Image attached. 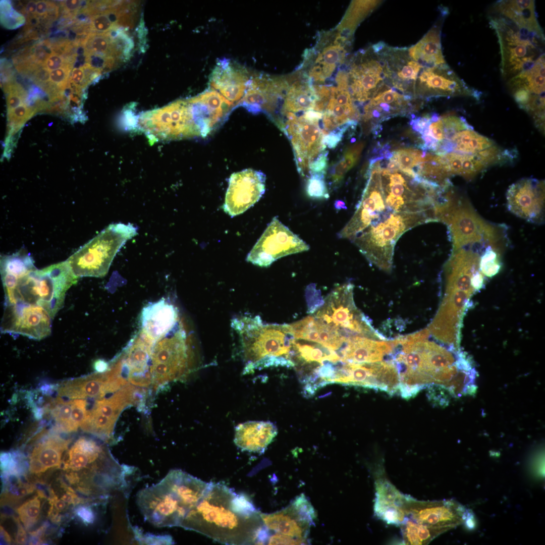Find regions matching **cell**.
<instances>
[{"instance_id": "4316f807", "label": "cell", "mask_w": 545, "mask_h": 545, "mask_svg": "<svg viewBox=\"0 0 545 545\" xmlns=\"http://www.w3.org/2000/svg\"><path fill=\"white\" fill-rule=\"evenodd\" d=\"M394 348L393 341L355 337L348 339L337 352L340 361L356 363L382 361Z\"/></svg>"}, {"instance_id": "7bdbcfd3", "label": "cell", "mask_w": 545, "mask_h": 545, "mask_svg": "<svg viewBox=\"0 0 545 545\" xmlns=\"http://www.w3.org/2000/svg\"><path fill=\"white\" fill-rule=\"evenodd\" d=\"M37 113L36 109L24 103L7 112L8 136L6 139L15 138L25 122Z\"/></svg>"}, {"instance_id": "44dd1931", "label": "cell", "mask_w": 545, "mask_h": 545, "mask_svg": "<svg viewBox=\"0 0 545 545\" xmlns=\"http://www.w3.org/2000/svg\"><path fill=\"white\" fill-rule=\"evenodd\" d=\"M128 384L122 371L114 366L102 373L97 372L62 383L58 389L60 397L68 399H102Z\"/></svg>"}, {"instance_id": "d4e9b609", "label": "cell", "mask_w": 545, "mask_h": 545, "mask_svg": "<svg viewBox=\"0 0 545 545\" xmlns=\"http://www.w3.org/2000/svg\"><path fill=\"white\" fill-rule=\"evenodd\" d=\"M378 47L384 62L386 81L400 92L415 88L423 67L410 58L408 48L389 46L384 42H379Z\"/></svg>"}, {"instance_id": "5bb4252c", "label": "cell", "mask_w": 545, "mask_h": 545, "mask_svg": "<svg viewBox=\"0 0 545 545\" xmlns=\"http://www.w3.org/2000/svg\"><path fill=\"white\" fill-rule=\"evenodd\" d=\"M309 249L307 243L275 216L248 253L246 260L256 265L268 267L282 257Z\"/></svg>"}, {"instance_id": "f5cc1de1", "label": "cell", "mask_w": 545, "mask_h": 545, "mask_svg": "<svg viewBox=\"0 0 545 545\" xmlns=\"http://www.w3.org/2000/svg\"><path fill=\"white\" fill-rule=\"evenodd\" d=\"M266 544H306L303 541L288 536L274 533L269 535Z\"/></svg>"}, {"instance_id": "8fae6325", "label": "cell", "mask_w": 545, "mask_h": 545, "mask_svg": "<svg viewBox=\"0 0 545 545\" xmlns=\"http://www.w3.org/2000/svg\"><path fill=\"white\" fill-rule=\"evenodd\" d=\"M173 330L152 349L150 375L155 389L180 380L189 372V354L185 333L181 329Z\"/></svg>"}, {"instance_id": "4fadbf2b", "label": "cell", "mask_w": 545, "mask_h": 545, "mask_svg": "<svg viewBox=\"0 0 545 545\" xmlns=\"http://www.w3.org/2000/svg\"><path fill=\"white\" fill-rule=\"evenodd\" d=\"M347 71L348 91L353 99L363 102L372 98L386 81L384 62L372 45L351 59Z\"/></svg>"}, {"instance_id": "ffe728a7", "label": "cell", "mask_w": 545, "mask_h": 545, "mask_svg": "<svg viewBox=\"0 0 545 545\" xmlns=\"http://www.w3.org/2000/svg\"><path fill=\"white\" fill-rule=\"evenodd\" d=\"M265 179L262 172L250 169L232 174L223 205L224 211L233 217L252 206L265 192Z\"/></svg>"}, {"instance_id": "5b68a950", "label": "cell", "mask_w": 545, "mask_h": 545, "mask_svg": "<svg viewBox=\"0 0 545 545\" xmlns=\"http://www.w3.org/2000/svg\"><path fill=\"white\" fill-rule=\"evenodd\" d=\"M210 482L173 469L158 483L140 490L136 504L145 520L158 527H180Z\"/></svg>"}, {"instance_id": "7a4b0ae2", "label": "cell", "mask_w": 545, "mask_h": 545, "mask_svg": "<svg viewBox=\"0 0 545 545\" xmlns=\"http://www.w3.org/2000/svg\"><path fill=\"white\" fill-rule=\"evenodd\" d=\"M180 527L225 544H262L266 535L260 512L250 499L220 483L210 482Z\"/></svg>"}, {"instance_id": "f6af8a7d", "label": "cell", "mask_w": 545, "mask_h": 545, "mask_svg": "<svg viewBox=\"0 0 545 545\" xmlns=\"http://www.w3.org/2000/svg\"><path fill=\"white\" fill-rule=\"evenodd\" d=\"M325 174L312 173L306 181L305 191L308 197L313 199H324L329 197Z\"/></svg>"}, {"instance_id": "484cf974", "label": "cell", "mask_w": 545, "mask_h": 545, "mask_svg": "<svg viewBox=\"0 0 545 545\" xmlns=\"http://www.w3.org/2000/svg\"><path fill=\"white\" fill-rule=\"evenodd\" d=\"M247 71L229 59L219 60L210 77V88L221 94L233 106L240 103L248 87Z\"/></svg>"}, {"instance_id": "9f6ffc18", "label": "cell", "mask_w": 545, "mask_h": 545, "mask_svg": "<svg viewBox=\"0 0 545 545\" xmlns=\"http://www.w3.org/2000/svg\"><path fill=\"white\" fill-rule=\"evenodd\" d=\"M53 2L46 1L36 2V11L35 15L40 19L45 18L49 11L56 6Z\"/></svg>"}, {"instance_id": "2e32d148", "label": "cell", "mask_w": 545, "mask_h": 545, "mask_svg": "<svg viewBox=\"0 0 545 545\" xmlns=\"http://www.w3.org/2000/svg\"><path fill=\"white\" fill-rule=\"evenodd\" d=\"M401 508L406 517L443 533L464 522L466 509L451 500L419 501L403 494Z\"/></svg>"}, {"instance_id": "30bf717a", "label": "cell", "mask_w": 545, "mask_h": 545, "mask_svg": "<svg viewBox=\"0 0 545 545\" xmlns=\"http://www.w3.org/2000/svg\"><path fill=\"white\" fill-rule=\"evenodd\" d=\"M439 221L449 227L453 252L466 245L482 241L497 247L500 239L497 229L484 221L466 202H457L451 196L441 207Z\"/></svg>"}, {"instance_id": "681fc988", "label": "cell", "mask_w": 545, "mask_h": 545, "mask_svg": "<svg viewBox=\"0 0 545 545\" xmlns=\"http://www.w3.org/2000/svg\"><path fill=\"white\" fill-rule=\"evenodd\" d=\"M90 27L93 33H106L114 29L120 28L114 25L103 12L91 17Z\"/></svg>"}, {"instance_id": "b9f144b4", "label": "cell", "mask_w": 545, "mask_h": 545, "mask_svg": "<svg viewBox=\"0 0 545 545\" xmlns=\"http://www.w3.org/2000/svg\"><path fill=\"white\" fill-rule=\"evenodd\" d=\"M45 498L43 493L38 490L37 496L28 500L16 509L26 529H29L38 521L41 509V499Z\"/></svg>"}, {"instance_id": "7c38bea8", "label": "cell", "mask_w": 545, "mask_h": 545, "mask_svg": "<svg viewBox=\"0 0 545 545\" xmlns=\"http://www.w3.org/2000/svg\"><path fill=\"white\" fill-rule=\"evenodd\" d=\"M144 394V390L127 384L112 396L96 400L91 409L88 410L86 419L80 428L102 441L112 439L120 413L129 406L141 404Z\"/></svg>"}, {"instance_id": "f907efd6", "label": "cell", "mask_w": 545, "mask_h": 545, "mask_svg": "<svg viewBox=\"0 0 545 545\" xmlns=\"http://www.w3.org/2000/svg\"><path fill=\"white\" fill-rule=\"evenodd\" d=\"M15 72L12 64L7 59L1 60V82L2 87L15 81Z\"/></svg>"}, {"instance_id": "8d00e7d4", "label": "cell", "mask_w": 545, "mask_h": 545, "mask_svg": "<svg viewBox=\"0 0 545 545\" xmlns=\"http://www.w3.org/2000/svg\"><path fill=\"white\" fill-rule=\"evenodd\" d=\"M452 151L478 154L494 146L495 142L477 132L472 127L456 133L451 139Z\"/></svg>"}, {"instance_id": "d6a6232c", "label": "cell", "mask_w": 545, "mask_h": 545, "mask_svg": "<svg viewBox=\"0 0 545 545\" xmlns=\"http://www.w3.org/2000/svg\"><path fill=\"white\" fill-rule=\"evenodd\" d=\"M441 25L435 24L415 44L408 48L410 58L423 68L446 63L442 49Z\"/></svg>"}, {"instance_id": "ac0fdd59", "label": "cell", "mask_w": 545, "mask_h": 545, "mask_svg": "<svg viewBox=\"0 0 545 545\" xmlns=\"http://www.w3.org/2000/svg\"><path fill=\"white\" fill-rule=\"evenodd\" d=\"M316 516L314 508L303 494L282 510L270 514L260 513L262 521L268 530L299 539L306 544Z\"/></svg>"}, {"instance_id": "bcb514c9", "label": "cell", "mask_w": 545, "mask_h": 545, "mask_svg": "<svg viewBox=\"0 0 545 545\" xmlns=\"http://www.w3.org/2000/svg\"><path fill=\"white\" fill-rule=\"evenodd\" d=\"M25 21V17L13 9L10 1H1V23L5 28L15 29L23 25Z\"/></svg>"}, {"instance_id": "f35d334b", "label": "cell", "mask_w": 545, "mask_h": 545, "mask_svg": "<svg viewBox=\"0 0 545 545\" xmlns=\"http://www.w3.org/2000/svg\"><path fill=\"white\" fill-rule=\"evenodd\" d=\"M5 479V490L2 496V503H14L19 499L32 493L35 489L33 485L23 482L18 475H4Z\"/></svg>"}, {"instance_id": "1f68e13d", "label": "cell", "mask_w": 545, "mask_h": 545, "mask_svg": "<svg viewBox=\"0 0 545 545\" xmlns=\"http://www.w3.org/2000/svg\"><path fill=\"white\" fill-rule=\"evenodd\" d=\"M70 443V440L54 434L46 437L35 445L30 454V472L40 474L49 469L60 467L63 453Z\"/></svg>"}, {"instance_id": "7dc6e473", "label": "cell", "mask_w": 545, "mask_h": 545, "mask_svg": "<svg viewBox=\"0 0 545 545\" xmlns=\"http://www.w3.org/2000/svg\"><path fill=\"white\" fill-rule=\"evenodd\" d=\"M393 155L399 164L400 171L412 169L420 163L421 158L419 151L411 149L398 150L393 152Z\"/></svg>"}, {"instance_id": "816d5d0a", "label": "cell", "mask_w": 545, "mask_h": 545, "mask_svg": "<svg viewBox=\"0 0 545 545\" xmlns=\"http://www.w3.org/2000/svg\"><path fill=\"white\" fill-rule=\"evenodd\" d=\"M328 151L322 152L309 165V175L312 173L326 174L328 166Z\"/></svg>"}, {"instance_id": "74e56055", "label": "cell", "mask_w": 545, "mask_h": 545, "mask_svg": "<svg viewBox=\"0 0 545 545\" xmlns=\"http://www.w3.org/2000/svg\"><path fill=\"white\" fill-rule=\"evenodd\" d=\"M400 526L405 544H427L444 533L440 530L416 522L407 517Z\"/></svg>"}, {"instance_id": "ab89813d", "label": "cell", "mask_w": 545, "mask_h": 545, "mask_svg": "<svg viewBox=\"0 0 545 545\" xmlns=\"http://www.w3.org/2000/svg\"><path fill=\"white\" fill-rule=\"evenodd\" d=\"M73 399L65 400L61 397L54 399L51 407V414L57 430L61 432H71V421Z\"/></svg>"}, {"instance_id": "db71d44e", "label": "cell", "mask_w": 545, "mask_h": 545, "mask_svg": "<svg viewBox=\"0 0 545 545\" xmlns=\"http://www.w3.org/2000/svg\"><path fill=\"white\" fill-rule=\"evenodd\" d=\"M68 63H70L63 56L53 52L46 60L42 65V67L49 72H50V71H52L60 68Z\"/></svg>"}, {"instance_id": "6125c7cd", "label": "cell", "mask_w": 545, "mask_h": 545, "mask_svg": "<svg viewBox=\"0 0 545 545\" xmlns=\"http://www.w3.org/2000/svg\"><path fill=\"white\" fill-rule=\"evenodd\" d=\"M1 534L3 540L7 543H11V539L9 534L2 526H1Z\"/></svg>"}, {"instance_id": "6da1fadb", "label": "cell", "mask_w": 545, "mask_h": 545, "mask_svg": "<svg viewBox=\"0 0 545 545\" xmlns=\"http://www.w3.org/2000/svg\"><path fill=\"white\" fill-rule=\"evenodd\" d=\"M368 179L356 210L339 232L372 264L389 272L395 245L406 231L438 222L439 189L424 181L411 185L388 180L379 167H369Z\"/></svg>"}, {"instance_id": "60d3db41", "label": "cell", "mask_w": 545, "mask_h": 545, "mask_svg": "<svg viewBox=\"0 0 545 545\" xmlns=\"http://www.w3.org/2000/svg\"><path fill=\"white\" fill-rule=\"evenodd\" d=\"M363 144H357L348 149L344 156L332 167L330 176L334 186L339 184L343 180L345 174L356 164Z\"/></svg>"}, {"instance_id": "680465c9", "label": "cell", "mask_w": 545, "mask_h": 545, "mask_svg": "<svg viewBox=\"0 0 545 545\" xmlns=\"http://www.w3.org/2000/svg\"><path fill=\"white\" fill-rule=\"evenodd\" d=\"M15 520L18 527L17 534L15 538L16 542L19 544H25L27 540L26 531L20 523L19 519L15 518Z\"/></svg>"}, {"instance_id": "cb8c5ba5", "label": "cell", "mask_w": 545, "mask_h": 545, "mask_svg": "<svg viewBox=\"0 0 545 545\" xmlns=\"http://www.w3.org/2000/svg\"><path fill=\"white\" fill-rule=\"evenodd\" d=\"M186 101L199 136L202 137L207 136L221 125L233 106L211 88Z\"/></svg>"}, {"instance_id": "f1b7e54d", "label": "cell", "mask_w": 545, "mask_h": 545, "mask_svg": "<svg viewBox=\"0 0 545 545\" xmlns=\"http://www.w3.org/2000/svg\"><path fill=\"white\" fill-rule=\"evenodd\" d=\"M290 325L295 339L315 342L334 351L339 350L347 341L313 315Z\"/></svg>"}, {"instance_id": "d590c367", "label": "cell", "mask_w": 545, "mask_h": 545, "mask_svg": "<svg viewBox=\"0 0 545 545\" xmlns=\"http://www.w3.org/2000/svg\"><path fill=\"white\" fill-rule=\"evenodd\" d=\"M382 2L380 1H352L338 27L339 32L351 40L356 27Z\"/></svg>"}, {"instance_id": "f546056e", "label": "cell", "mask_w": 545, "mask_h": 545, "mask_svg": "<svg viewBox=\"0 0 545 545\" xmlns=\"http://www.w3.org/2000/svg\"><path fill=\"white\" fill-rule=\"evenodd\" d=\"M277 433V428L270 421H247L236 427L234 441L243 451L261 454Z\"/></svg>"}, {"instance_id": "277c9868", "label": "cell", "mask_w": 545, "mask_h": 545, "mask_svg": "<svg viewBox=\"0 0 545 545\" xmlns=\"http://www.w3.org/2000/svg\"><path fill=\"white\" fill-rule=\"evenodd\" d=\"M425 329L411 335L398 338L392 354L400 378V392L411 397L425 385H436L449 392L455 378L465 368L452 350L427 340Z\"/></svg>"}, {"instance_id": "836d02e7", "label": "cell", "mask_w": 545, "mask_h": 545, "mask_svg": "<svg viewBox=\"0 0 545 545\" xmlns=\"http://www.w3.org/2000/svg\"><path fill=\"white\" fill-rule=\"evenodd\" d=\"M130 347L125 360L128 380L133 385L148 387L151 384L148 366L152 348H150L148 343L140 339Z\"/></svg>"}, {"instance_id": "83f0119b", "label": "cell", "mask_w": 545, "mask_h": 545, "mask_svg": "<svg viewBox=\"0 0 545 545\" xmlns=\"http://www.w3.org/2000/svg\"><path fill=\"white\" fill-rule=\"evenodd\" d=\"M178 317L176 308L165 299L150 303L141 312L142 331L148 338L160 339L174 329Z\"/></svg>"}, {"instance_id": "ba28073f", "label": "cell", "mask_w": 545, "mask_h": 545, "mask_svg": "<svg viewBox=\"0 0 545 545\" xmlns=\"http://www.w3.org/2000/svg\"><path fill=\"white\" fill-rule=\"evenodd\" d=\"M137 234L131 224L110 225L66 260L78 278L102 277L108 272L117 253Z\"/></svg>"}, {"instance_id": "9a60e30c", "label": "cell", "mask_w": 545, "mask_h": 545, "mask_svg": "<svg viewBox=\"0 0 545 545\" xmlns=\"http://www.w3.org/2000/svg\"><path fill=\"white\" fill-rule=\"evenodd\" d=\"M334 366L328 384L339 383L379 389L393 393L400 384L398 370L391 361L356 363L341 362Z\"/></svg>"}, {"instance_id": "91938a15", "label": "cell", "mask_w": 545, "mask_h": 545, "mask_svg": "<svg viewBox=\"0 0 545 545\" xmlns=\"http://www.w3.org/2000/svg\"><path fill=\"white\" fill-rule=\"evenodd\" d=\"M93 367L97 372L102 373L108 369L109 364L104 360L98 359L95 361Z\"/></svg>"}, {"instance_id": "4dcf8cb0", "label": "cell", "mask_w": 545, "mask_h": 545, "mask_svg": "<svg viewBox=\"0 0 545 545\" xmlns=\"http://www.w3.org/2000/svg\"><path fill=\"white\" fill-rule=\"evenodd\" d=\"M375 515L388 524L400 526L406 519L401 508L402 494L385 478L375 481Z\"/></svg>"}, {"instance_id": "7402d4cb", "label": "cell", "mask_w": 545, "mask_h": 545, "mask_svg": "<svg viewBox=\"0 0 545 545\" xmlns=\"http://www.w3.org/2000/svg\"><path fill=\"white\" fill-rule=\"evenodd\" d=\"M509 210L527 221H543L544 202V182L526 178L512 184L506 195Z\"/></svg>"}, {"instance_id": "94428289", "label": "cell", "mask_w": 545, "mask_h": 545, "mask_svg": "<svg viewBox=\"0 0 545 545\" xmlns=\"http://www.w3.org/2000/svg\"><path fill=\"white\" fill-rule=\"evenodd\" d=\"M36 11V2L35 1H29L25 5V15L26 16L35 15Z\"/></svg>"}, {"instance_id": "603a6c76", "label": "cell", "mask_w": 545, "mask_h": 545, "mask_svg": "<svg viewBox=\"0 0 545 545\" xmlns=\"http://www.w3.org/2000/svg\"><path fill=\"white\" fill-rule=\"evenodd\" d=\"M429 97L464 96L479 99L481 93L469 86L447 63L423 68L415 85Z\"/></svg>"}, {"instance_id": "e575fe53", "label": "cell", "mask_w": 545, "mask_h": 545, "mask_svg": "<svg viewBox=\"0 0 545 545\" xmlns=\"http://www.w3.org/2000/svg\"><path fill=\"white\" fill-rule=\"evenodd\" d=\"M293 356L307 363L317 362L323 364L325 362L334 363L340 361V357L336 351L322 345L304 340L295 339L292 347Z\"/></svg>"}, {"instance_id": "e0dca14e", "label": "cell", "mask_w": 545, "mask_h": 545, "mask_svg": "<svg viewBox=\"0 0 545 545\" xmlns=\"http://www.w3.org/2000/svg\"><path fill=\"white\" fill-rule=\"evenodd\" d=\"M282 131L291 141L298 171L305 176L310 164L326 148L324 134L319 121L306 118L303 115L296 120L286 122Z\"/></svg>"}, {"instance_id": "52a82bcc", "label": "cell", "mask_w": 545, "mask_h": 545, "mask_svg": "<svg viewBox=\"0 0 545 545\" xmlns=\"http://www.w3.org/2000/svg\"><path fill=\"white\" fill-rule=\"evenodd\" d=\"M233 324L240 335L246 372L258 367L294 366L291 355L295 339L290 324L264 325L258 317H241Z\"/></svg>"}, {"instance_id": "d6986e66", "label": "cell", "mask_w": 545, "mask_h": 545, "mask_svg": "<svg viewBox=\"0 0 545 545\" xmlns=\"http://www.w3.org/2000/svg\"><path fill=\"white\" fill-rule=\"evenodd\" d=\"M52 319L50 314L39 306L22 303L6 305L1 331L41 340L50 335Z\"/></svg>"}, {"instance_id": "6f0895ef", "label": "cell", "mask_w": 545, "mask_h": 545, "mask_svg": "<svg viewBox=\"0 0 545 545\" xmlns=\"http://www.w3.org/2000/svg\"><path fill=\"white\" fill-rule=\"evenodd\" d=\"M75 513L84 523H91L94 520V513L89 507L79 506L76 509Z\"/></svg>"}, {"instance_id": "ee69618b", "label": "cell", "mask_w": 545, "mask_h": 545, "mask_svg": "<svg viewBox=\"0 0 545 545\" xmlns=\"http://www.w3.org/2000/svg\"><path fill=\"white\" fill-rule=\"evenodd\" d=\"M498 249L489 246L480 257L479 267L482 275L492 277L499 272L501 265Z\"/></svg>"}, {"instance_id": "11a10c76", "label": "cell", "mask_w": 545, "mask_h": 545, "mask_svg": "<svg viewBox=\"0 0 545 545\" xmlns=\"http://www.w3.org/2000/svg\"><path fill=\"white\" fill-rule=\"evenodd\" d=\"M428 136L431 137L439 144L445 140L444 127L442 117H440L435 122L431 121L428 127Z\"/></svg>"}, {"instance_id": "3957f363", "label": "cell", "mask_w": 545, "mask_h": 545, "mask_svg": "<svg viewBox=\"0 0 545 545\" xmlns=\"http://www.w3.org/2000/svg\"><path fill=\"white\" fill-rule=\"evenodd\" d=\"M488 19L498 36L501 71L507 81L530 69L544 55V36L534 1H498L492 6Z\"/></svg>"}, {"instance_id": "9c48e42d", "label": "cell", "mask_w": 545, "mask_h": 545, "mask_svg": "<svg viewBox=\"0 0 545 545\" xmlns=\"http://www.w3.org/2000/svg\"><path fill=\"white\" fill-rule=\"evenodd\" d=\"M315 311L313 315L316 318L330 325L346 340L355 337L385 340L356 307L353 286L351 283L334 289Z\"/></svg>"}, {"instance_id": "c3c4849f", "label": "cell", "mask_w": 545, "mask_h": 545, "mask_svg": "<svg viewBox=\"0 0 545 545\" xmlns=\"http://www.w3.org/2000/svg\"><path fill=\"white\" fill-rule=\"evenodd\" d=\"M74 65L68 63L57 70L49 72L50 83L60 91L64 93L68 87L71 72Z\"/></svg>"}, {"instance_id": "8992f818", "label": "cell", "mask_w": 545, "mask_h": 545, "mask_svg": "<svg viewBox=\"0 0 545 545\" xmlns=\"http://www.w3.org/2000/svg\"><path fill=\"white\" fill-rule=\"evenodd\" d=\"M5 305L39 306L54 318L63 307L66 293L78 281L66 261L19 275H2Z\"/></svg>"}]
</instances>
